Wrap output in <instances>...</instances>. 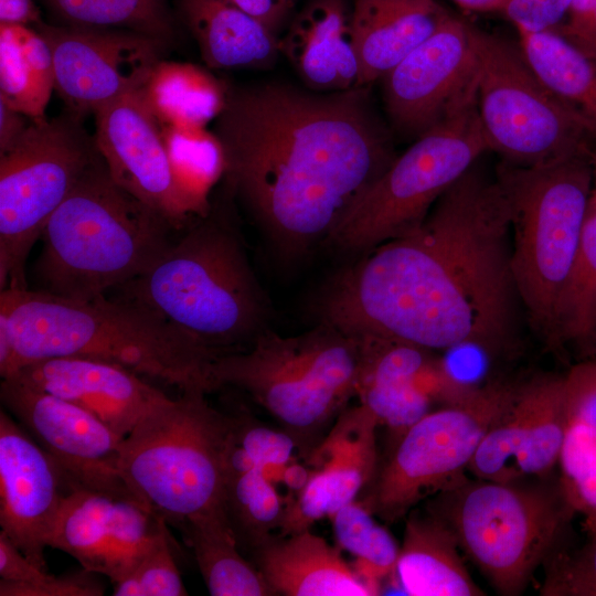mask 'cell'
<instances>
[{"label":"cell","instance_id":"obj_1","mask_svg":"<svg viewBox=\"0 0 596 596\" xmlns=\"http://www.w3.org/2000/svg\"><path fill=\"white\" fill-rule=\"evenodd\" d=\"M511 253L508 201L477 161L422 223L336 277L333 308L355 333L496 358L515 345Z\"/></svg>","mask_w":596,"mask_h":596},{"label":"cell","instance_id":"obj_2","mask_svg":"<svg viewBox=\"0 0 596 596\" xmlns=\"http://www.w3.org/2000/svg\"><path fill=\"white\" fill-rule=\"evenodd\" d=\"M213 132L230 190L296 251L328 238L397 157L366 87L227 85Z\"/></svg>","mask_w":596,"mask_h":596},{"label":"cell","instance_id":"obj_3","mask_svg":"<svg viewBox=\"0 0 596 596\" xmlns=\"http://www.w3.org/2000/svg\"><path fill=\"white\" fill-rule=\"evenodd\" d=\"M61 356L115 363L181 392L214 391L216 353L157 312L123 297L72 299L43 290L0 294V375Z\"/></svg>","mask_w":596,"mask_h":596},{"label":"cell","instance_id":"obj_4","mask_svg":"<svg viewBox=\"0 0 596 596\" xmlns=\"http://www.w3.org/2000/svg\"><path fill=\"white\" fill-rule=\"evenodd\" d=\"M174 230L115 182L99 152L42 231L39 290L83 300L105 296L145 273Z\"/></svg>","mask_w":596,"mask_h":596},{"label":"cell","instance_id":"obj_5","mask_svg":"<svg viewBox=\"0 0 596 596\" xmlns=\"http://www.w3.org/2000/svg\"><path fill=\"white\" fill-rule=\"evenodd\" d=\"M118 289L217 355L247 348L267 330L268 307L244 247L212 207Z\"/></svg>","mask_w":596,"mask_h":596},{"label":"cell","instance_id":"obj_6","mask_svg":"<svg viewBox=\"0 0 596 596\" xmlns=\"http://www.w3.org/2000/svg\"><path fill=\"white\" fill-rule=\"evenodd\" d=\"M589 157L539 166L501 160L494 173L510 210L511 269L520 304L532 329L555 353L561 352L558 304L593 191Z\"/></svg>","mask_w":596,"mask_h":596},{"label":"cell","instance_id":"obj_7","mask_svg":"<svg viewBox=\"0 0 596 596\" xmlns=\"http://www.w3.org/2000/svg\"><path fill=\"white\" fill-rule=\"evenodd\" d=\"M206 394L185 391L169 397L131 429L120 447L118 471L125 485L179 528L226 512L225 465L236 417L212 407Z\"/></svg>","mask_w":596,"mask_h":596},{"label":"cell","instance_id":"obj_8","mask_svg":"<svg viewBox=\"0 0 596 596\" xmlns=\"http://www.w3.org/2000/svg\"><path fill=\"white\" fill-rule=\"evenodd\" d=\"M361 366L360 338L331 323L297 336L262 332L247 348L217 355L213 389L233 386L306 445L345 409Z\"/></svg>","mask_w":596,"mask_h":596},{"label":"cell","instance_id":"obj_9","mask_svg":"<svg viewBox=\"0 0 596 596\" xmlns=\"http://www.w3.org/2000/svg\"><path fill=\"white\" fill-rule=\"evenodd\" d=\"M426 510L454 532L460 550L501 595H519L554 551L574 513L556 486L466 479Z\"/></svg>","mask_w":596,"mask_h":596},{"label":"cell","instance_id":"obj_10","mask_svg":"<svg viewBox=\"0 0 596 596\" xmlns=\"http://www.w3.org/2000/svg\"><path fill=\"white\" fill-rule=\"evenodd\" d=\"M489 151L475 85L438 124L394 159L327 240L347 252H366L404 235Z\"/></svg>","mask_w":596,"mask_h":596},{"label":"cell","instance_id":"obj_11","mask_svg":"<svg viewBox=\"0 0 596 596\" xmlns=\"http://www.w3.org/2000/svg\"><path fill=\"white\" fill-rule=\"evenodd\" d=\"M476 107L490 151L539 166L596 151V131L539 79L521 47L471 24Z\"/></svg>","mask_w":596,"mask_h":596},{"label":"cell","instance_id":"obj_12","mask_svg":"<svg viewBox=\"0 0 596 596\" xmlns=\"http://www.w3.org/2000/svg\"><path fill=\"white\" fill-rule=\"evenodd\" d=\"M99 156L83 118L31 119L0 153V288H28L26 257L55 210Z\"/></svg>","mask_w":596,"mask_h":596},{"label":"cell","instance_id":"obj_13","mask_svg":"<svg viewBox=\"0 0 596 596\" xmlns=\"http://www.w3.org/2000/svg\"><path fill=\"white\" fill-rule=\"evenodd\" d=\"M518 387L493 381L466 402L426 414L393 445L369 485L363 504L393 523L425 499L465 481L478 445L509 407Z\"/></svg>","mask_w":596,"mask_h":596},{"label":"cell","instance_id":"obj_14","mask_svg":"<svg viewBox=\"0 0 596 596\" xmlns=\"http://www.w3.org/2000/svg\"><path fill=\"white\" fill-rule=\"evenodd\" d=\"M36 30L52 52L55 91L66 110L81 118L139 92L169 47L148 35L121 29L41 21Z\"/></svg>","mask_w":596,"mask_h":596},{"label":"cell","instance_id":"obj_15","mask_svg":"<svg viewBox=\"0 0 596 596\" xmlns=\"http://www.w3.org/2000/svg\"><path fill=\"white\" fill-rule=\"evenodd\" d=\"M0 398L3 408L56 461L70 490L84 487L134 494L118 471L125 437L99 418L17 376L1 380Z\"/></svg>","mask_w":596,"mask_h":596},{"label":"cell","instance_id":"obj_16","mask_svg":"<svg viewBox=\"0 0 596 596\" xmlns=\"http://www.w3.org/2000/svg\"><path fill=\"white\" fill-rule=\"evenodd\" d=\"M381 81L392 129L417 139L476 85L471 24L450 14Z\"/></svg>","mask_w":596,"mask_h":596},{"label":"cell","instance_id":"obj_17","mask_svg":"<svg viewBox=\"0 0 596 596\" xmlns=\"http://www.w3.org/2000/svg\"><path fill=\"white\" fill-rule=\"evenodd\" d=\"M168 523L129 493L76 487L64 499L47 546L82 568L120 579L168 530Z\"/></svg>","mask_w":596,"mask_h":596},{"label":"cell","instance_id":"obj_18","mask_svg":"<svg viewBox=\"0 0 596 596\" xmlns=\"http://www.w3.org/2000/svg\"><path fill=\"white\" fill-rule=\"evenodd\" d=\"M95 141L116 183L164 216L175 230L199 219L179 191L161 125L140 91L95 113Z\"/></svg>","mask_w":596,"mask_h":596},{"label":"cell","instance_id":"obj_19","mask_svg":"<svg viewBox=\"0 0 596 596\" xmlns=\"http://www.w3.org/2000/svg\"><path fill=\"white\" fill-rule=\"evenodd\" d=\"M68 492L56 461L2 407L0 531L40 567L45 568L44 549Z\"/></svg>","mask_w":596,"mask_h":596},{"label":"cell","instance_id":"obj_20","mask_svg":"<svg viewBox=\"0 0 596 596\" xmlns=\"http://www.w3.org/2000/svg\"><path fill=\"white\" fill-rule=\"evenodd\" d=\"M375 415L360 405L344 409L310 453L312 470L297 497L285 505L279 535H289L330 518L356 500L377 471Z\"/></svg>","mask_w":596,"mask_h":596},{"label":"cell","instance_id":"obj_21","mask_svg":"<svg viewBox=\"0 0 596 596\" xmlns=\"http://www.w3.org/2000/svg\"><path fill=\"white\" fill-rule=\"evenodd\" d=\"M10 376L86 409L121 437L169 398L140 374L87 358L44 359L21 366Z\"/></svg>","mask_w":596,"mask_h":596},{"label":"cell","instance_id":"obj_22","mask_svg":"<svg viewBox=\"0 0 596 596\" xmlns=\"http://www.w3.org/2000/svg\"><path fill=\"white\" fill-rule=\"evenodd\" d=\"M278 45L306 87L319 92L358 87L348 0H308Z\"/></svg>","mask_w":596,"mask_h":596},{"label":"cell","instance_id":"obj_23","mask_svg":"<svg viewBox=\"0 0 596 596\" xmlns=\"http://www.w3.org/2000/svg\"><path fill=\"white\" fill-rule=\"evenodd\" d=\"M341 549L310 529L272 535L252 549L254 564L275 595L372 596L379 589L341 555Z\"/></svg>","mask_w":596,"mask_h":596},{"label":"cell","instance_id":"obj_24","mask_svg":"<svg viewBox=\"0 0 596 596\" xmlns=\"http://www.w3.org/2000/svg\"><path fill=\"white\" fill-rule=\"evenodd\" d=\"M449 15L436 0H352L358 87L381 79Z\"/></svg>","mask_w":596,"mask_h":596},{"label":"cell","instance_id":"obj_25","mask_svg":"<svg viewBox=\"0 0 596 596\" xmlns=\"http://www.w3.org/2000/svg\"><path fill=\"white\" fill-rule=\"evenodd\" d=\"M182 22L212 68H264L276 61L279 39L227 0H177Z\"/></svg>","mask_w":596,"mask_h":596},{"label":"cell","instance_id":"obj_26","mask_svg":"<svg viewBox=\"0 0 596 596\" xmlns=\"http://www.w3.org/2000/svg\"><path fill=\"white\" fill-rule=\"evenodd\" d=\"M406 517L394 570L406 595H485L470 576L448 525L427 510L411 511Z\"/></svg>","mask_w":596,"mask_h":596},{"label":"cell","instance_id":"obj_27","mask_svg":"<svg viewBox=\"0 0 596 596\" xmlns=\"http://www.w3.org/2000/svg\"><path fill=\"white\" fill-rule=\"evenodd\" d=\"M226 88L198 65L162 58L140 95L160 125L206 128L222 111Z\"/></svg>","mask_w":596,"mask_h":596},{"label":"cell","instance_id":"obj_28","mask_svg":"<svg viewBox=\"0 0 596 596\" xmlns=\"http://www.w3.org/2000/svg\"><path fill=\"white\" fill-rule=\"evenodd\" d=\"M517 31L521 51L539 79L596 131V57L556 31Z\"/></svg>","mask_w":596,"mask_h":596},{"label":"cell","instance_id":"obj_29","mask_svg":"<svg viewBox=\"0 0 596 596\" xmlns=\"http://www.w3.org/2000/svg\"><path fill=\"white\" fill-rule=\"evenodd\" d=\"M212 596L275 595L260 571L240 552L226 512L193 519L180 526Z\"/></svg>","mask_w":596,"mask_h":596},{"label":"cell","instance_id":"obj_30","mask_svg":"<svg viewBox=\"0 0 596 596\" xmlns=\"http://www.w3.org/2000/svg\"><path fill=\"white\" fill-rule=\"evenodd\" d=\"M53 89V56L42 34L28 25L0 24V100L40 119Z\"/></svg>","mask_w":596,"mask_h":596},{"label":"cell","instance_id":"obj_31","mask_svg":"<svg viewBox=\"0 0 596 596\" xmlns=\"http://www.w3.org/2000/svg\"><path fill=\"white\" fill-rule=\"evenodd\" d=\"M561 352L567 343L596 348V194H590L578 247L557 309Z\"/></svg>","mask_w":596,"mask_h":596},{"label":"cell","instance_id":"obj_32","mask_svg":"<svg viewBox=\"0 0 596 596\" xmlns=\"http://www.w3.org/2000/svg\"><path fill=\"white\" fill-rule=\"evenodd\" d=\"M161 132L175 184L196 217L212 205V189L224 177L225 157L213 131L200 127L161 125Z\"/></svg>","mask_w":596,"mask_h":596},{"label":"cell","instance_id":"obj_33","mask_svg":"<svg viewBox=\"0 0 596 596\" xmlns=\"http://www.w3.org/2000/svg\"><path fill=\"white\" fill-rule=\"evenodd\" d=\"M62 25L121 29L170 46L174 21L168 0H44Z\"/></svg>","mask_w":596,"mask_h":596},{"label":"cell","instance_id":"obj_34","mask_svg":"<svg viewBox=\"0 0 596 596\" xmlns=\"http://www.w3.org/2000/svg\"><path fill=\"white\" fill-rule=\"evenodd\" d=\"M531 411L526 439L518 455L519 478L545 477L558 462L567 418L564 402V379L535 377L528 383Z\"/></svg>","mask_w":596,"mask_h":596},{"label":"cell","instance_id":"obj_35","mask_svg":"<svg viewBox=\"0 0 596 596\" xmlns=\"http://www.w3.org/2000/svg\"><path fill=\"white\" fill-rule=\"evenodd\" d=\"M224 502L240 546L251 550L279 529L286 505L259 467L225 471Z\"/></svg>","mask_w":596,"mask_h":596},{"label":"cell","instance_id":"obj_36","mask_svg":"<svg viewBox=\"0 0 596 596\" xmlns=\"http://www.w3.org/2000/svg\"><path fill=\"white\" fill-rule=\"evenodd\" d=\"M373 517L362 501L354 500L329 519L338 546L361 562L362 566L361 570L356 568L358 572L380 592V581L395 570L400 546Z\"/></svg>","mask_w":596,"mask_h":596},{"label":"cell","instance_id":"obj_37","mask_svg":"<svg viewBox=\"0 0 596 596\" xmlns=\"http://www.w3.org/2000/svg\"><path fill=\"white\" fill-rule=\"evenodd\" d=\"M531 411L528 384L518 387L509 407L490 426L469 464L478 479L512 481L520 479L515 462L526 439Z\"/></svg>","mask_w":596,"mask_h":596},{"label":"cell","instance_id":"obj_38","mask_svg":"<svg viewBox=\"0 0 596 596\" xmlns=\"http://www.w3.org/2000/svg\"><path fill=\"white\" fill-rule=\"evenodd\" d=\"M97 575L84 568L47 574L0 531V596H100L105 587Z\"/></svg>","mask_w":596,"mask_h":596},{"label":"cell","instance_id":"obj_39","mask_svg":"<svg viewBox=\"0 0 596 596\" xmlns=\"http://www.w3.org/2000/svg\"><path fill=\"white\" fill-rule=\"evenodd\" d=\"M113 586L115 596L188 595L173 555L169 531L167 530Z\"/></svg>","mask_w":596,"mask_h":596},{"label":"cell","instance_id":"obj_40","mask_svg":"<svg viewBox=\"0 0 596 596\" xmlns=\"http://www.w3.org/2000/svg\"><path fill=\"white\" fill-rule=\"evenodd\" d=\"M360 403L384 425L394 444L432 409L433 401L414 383L363 385L356 389ZM393 444V445H394Z\"/></svg>","mask_w":596,"mask_h":596},{"label":"cell","instance_id":"obj_41","mask_svg":"<svg viewBox=\"0 0 596 596\" xmlns=\"http://www.w3.org/2000/svg\"><path fill=\"white\" fill-rule=\"evenodd\" d=\"M540 595L596 596V536L579 549L549 555Z\"/></svg>","mask_w":596,"mask_h":596},{"label":"cell","instance_id":"obj_42","mask_svg":"<svg viewBox=\"0 0 596 596\" xmlns=\"http://www.w3.org/2000/svg\"><path fill=\"white\" fill-rule=\"evenodd\" d=\"M235 435L254 465L263 468L266 473L269 467L284 470L297 447V441L289 433L275 430L244 417H236Z\"/></svg>","mask_w":596,"mask_h":596},{"label":"cell","instance_id":"obj_43","mask_svg":"<svg viewBox=\"0 0 596 596\" xmlns=\"http://www.w3.org/2000/svg\"><path fill=\"white\" fill-rule=\"evenodd\" d=\"M572 0H502L499 8L517 30L557 31L565 22Z\"/></svg>","mask_w":596,"mask_h":596},{"label":"cell","instance_id":"obj_44","mask_svg":"<svg viewBox=\"0 0 596 596\" xmlns=\"http://www.w3.org/2000/svg\"><path fill=\"white\" fill-rule=\"evenodd\" d=\"M563 379L567 422L596 429V359L573 365Z\"/></svg>","mask_w":596,"mask_h":596},{"label":"cell","instance_id":"obj_45","mask_svg":"<svg viewBox=\"0 0 596 596\" xmlns=\"http://www.w3.org/2000/svg\"><path fill=\"white\" fill-rule=\"evenodd\" d=\"M558 464L561 479L596 471V429L578 422H567Z\"/></svg>","mask_w":596,"mask_h":596},{"label":"cell","instance_id":"obj_46","mask_svg":"<svg viewBox=\"0 0 596 596\" xmlns=\"http://www.w3.org/2000/svg\"><path fill=\"white\" fill-rule=\"evenodd\" d=\"M596 0H572L564 24L556 31L585 52Z\"/></svg>","mask_w":596,"mask_h":596},{"label":"cell","instance_id":"obj_47","mask_svg":"<svg viewBox=\"0 0 596 596\" xmlns=\"http://www.w3.org/2000/svg\"><path fill=\"white\" fill-rule=\"evenodd\" d=\"M263 22L274 33L287 17L290 6L286 0H227Z\"/></svg>","mask_w":596,"mask_h":596},{"label":"cell","instance_id":"obj_48","mask_svg":"<svg viewBox=\"0 0 596 596\" xmlns=\"http://www.w3.org/2000/svg\"><path fill=\"white\" fill-rule=\"evenodd\" d=\"M30 120L0 100V153L9 150L21 138Z\"/></svg>","mask_w":596,"mask_h":596},{"label":"cell","instance_id":"obj_49","mask_svg":"<svg viewBox=\"0 0 596 596\" xmlns=\"http://www.w3.org/2000/svg\"><path fill=\"white\" fill-rule=\"evenodd\" d=\"M41 22L33 0H0V24L29 25Z\"/></svg>","mask_w":596,"mask_h":596},{"label":"cell","instance_id":"obj_50","mask_svg":"<svg viewBox=\"0 0 596 596\" xmlns=\"http://www.w3.org/2000/svg\"><path fill=\"white\" fill-rule=\"evenodd\" d=\"M465 10L475 12H498L502 0H451Z\"/></svg>","mask_w":596,"mask_h":596},{"label":"cell","instance_id":"obj_51","mask_svg":"<svg viewBox=\"0 0 596 596\" xmlns=\"http://www.w3.org/2000/svg\"><path fill=\"white\" fill-rule=\"evenodd\" d=\"M589 160H590V164H592L593 180H594L593 193L596 194V151L590 153Z\"/></svg>","mask_w":596,"mask_h":596},{"label":"cell","instance_id":"obj_52","mask_svg":"<svg viewBox=\"0 0 596 596\" xmlns=\"http://www.w3.org/2000/svg\"><path fill=\"white\" fill-rule=\"evenodd\" d=\"M295 1H296V0H286V2H287L290 7L294 6Z\"/></svg>","mask_w":596,"mask_h":596}]
</instances>
